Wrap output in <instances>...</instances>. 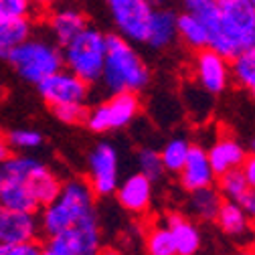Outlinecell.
Instances as JSON below:
<instances>
[{
    "label": "cell",
    "mask_w": 255,
    "mask_h": 255,
    "mask_svg": "<svg viewBox=\"0 0 255 255\" xmlns=\"http://www.w3.org/2000/svg\"><path fill=\"white\" fill-rule=\"evenodd\" d=\"M199 16L207 26L209 49L225 59L231 61L255 45V6L251 0H217Z\"/></svg>",
    "instance_id": "cell-1"
},
{
    "label": "cell",
    "mask_w": 255,
    "mask_h": 255,
    "mask_svg": "<svg viewBox=\"0 0 255 255\" xmlns=\"http://www.w3.org/2000/svg\"><path fill=\"white\" fill-rule=\"evenodd\" d=\"M152 79L150 67L134 43L118 33L106 35V59L100 83L108 93H140Z\"/></svg>",
    "instance_id": "cell-2"
},
{
    "label": "cell",
    "mask_w": 255,
    "mask_h": 255,
    "mask_svg": "<svg viewBox=\"0 0 255 255\" xmlns=\"http://www.w3.org/2000/svg\"><path fill=\"white\" fill-rule=\"evenodd\" d=\"M91 215H98L95 213V193L85 178H71L63 182L59 195L43 207L39 229L49 239Z\"/></svg>",
    "instance_id": "cell-3"
},
{
    "label": "cell",
    "mask_w": 255,
    "mask_h": 255,
    "mask_svg": "<svg viewBox=\"0 0 255 255\" xmlns=\"http://www.w3.org/2000/svg\"><path fill=\"white\" fill-rule=\"evenodd\" d=\"M61 55L65 69H69L89 85L98 83L106 59V35L87 24L75 39L63 45Z\"/></svg>",
    "instance_id": "cell-4"
},
{
    "label": "cell",
    "mask_w": 255,
    "mask_h": 255,
    "mask_svg": "<svg viewBox=\"0 0 255 255\" xmlns=\"http://www.w3.org/2000/svg\"><path fill=\"white\" fill-rule=\"evenodd\" d=\"M6 59L16 69V73L30 83H39L51 73L63 69L61 49L57 47V43H51L47 39L28 37L20 45H16Z\"/></svg>",
    "instance_id": "cell-5"
},
{
    "label": "cell",
    "mask_w": 255,
    "mask_h": 255,
    "mask_svg": "<svg viewBox=\"0 0 255 255\" xmlns=\"http://www.w3.org/2000/svg\"><path fill=\"white\" fill-rule=\"evenodd\" d=\"M142 110L138 93H112L108 100L87 110L85 126L93 134L118 132L130 126Z\"/></svg>",
    "instance_id": "cell-6"
},
{
    "label": "cell",
    "mask_w": 255,
    "mask_h": 255,
    "mask_svg": "<svg viewBox=\"0 0 255 255\" xmlns=\"http://www.w3.org/2000/svg\"><path fill=\"white\" fill-rule=\"evenodd\" d=\"M108 10L118 35L134 45H144L154 6L148 0H108Z\"/></svg>",
    "instance_id": "cell-7"
},
{
    "label": "cell",
    "mask_w": 255,
    "mask_h": 255,
    "mask_svg": "<svg viewBox=\"0 0 255 255\" xmlns=\"http://www.w3.org/2000/svg\"><path fill=\"white\" fill-rule=\"evenodd\" d=\"M47 247L61 255H98L102 249V229L98 215L85 217L65 231L49 237Z\"/></svg>",
    "instance_id": "cell-8"
},
{
    "label": "cell",
    "mask_w": 255,
    "mask_h": 255,
    "mask_svg": "<svg viewBox=\"0 0 255 255\" xmlns=\"http://www.w3.org/2000/svg\"><path fill=\"white\" fill-rule=\"evenodd\" d=\"M95 197H110L120 182V154L114 144L100 142L87 156V178Z\"/></svg>",
    "instance_id": "cell-9"
},
{
    "label": "cell",
    "mask_w": 255,
    "mask_h": 255,
    "mask_svg": "<svg viewBox=\"0 0 255 255\" xmlns=\"http://www.w3.org/2000/svg\"><path fill=\"white\" fill-rule=\"evenodd\" d=\"M41 98L53 108L63 104H87L89 83L71 73L69 69H59L37 83Z\"/></svg>",
    "instance_id": "cell-10"
},
{
    "label": "cell",
    "mask_w": 255,
    "mask_h": 255,
    "mask_svg": "<svg viewBox=\"0 0 255 255\" xmlns=\"http://www.w3.org/2000/svg\"><path fill=\"white\" fill-rule=\"evenodd\" d=\"M195 81L209 95L225 93L231 83V67L229 59L219 55L217 51L205 47L195 55Z\"/></svg>",
    "instance_id": "cell-11"
},
{
    "label": "cell",
    "mask_w": 255,
    "mask_h": 255,
    "mask_svg": "<svg viewBox=\"0 0 255 255\" xmlns=\"http://www.w3.org/2000/svg\"><path fill=\"white\" fill-rule=\"evenodd\" d=\"M152 186H154L152 180H148L140 172H134L126 178H120L114 195L124 211L132 215H144L152 205V197H154Z\"/></svg>",
    "instance_id": "cell-12"
},
{
    "label": "cell",
    "mask_w": 255,
    "mask_h": 255,
    "mask_svg": "<svg viewBox=\"0 0 255 255\" xmlns=\"http://www.w3.org/2000/svg\"><path fill=\"white\" fill-rule=\"evenodd\" d=\"M39 235L41 229L37 213L12 211L0 205V247L18 241L39 239Z\"/></svg>",
    "instance_id": "cell-13"
},
{
    "label": "cell",
    "mask_w": 255,
    "mask_h": 255,
    "mask_svg": "<svg viewBox=\"0 0 255 255\" xmlns=\"http://www.w3.org/2000/svg\"><path fill=\"white\" fill-rule=\"evenodd\" d=\"M178 182L186 193H193V190L205 186H215L217 174L213 172V166L209 162L207 148H203L201 144H190L186 160L178 170Z\"/></svg>",
    "instance_id": "cell-14"
},
{
    "label": "cell",
    "mask_w": 255,
    "mask_h": 255,
    "mask_svg": "<svg viewBox=\"0 0 255 255\" xmlns=\"http://www.w3.org/2000/svg\"><path fill=\"white\" fill-rule=\"evenodd\" d=\"M215 223L219 229L225 233L229 239L239 241L243 245H249L255 237V227L243 207L235 201H223L219 207V213L215 217Z\"/></svg>",
    "instance_id": "cell-15"
},
{
    "label": "cell",
    "mask_w": 255,
    "mask_h": 255,
    "mask_svg": "<svg viewBox=\"0 0 255 255\" xmlns=\"http://www.w3.org/2000/svg\"><path fill=\"white\" fill-rule=\"evenodd\" d=\"M164 223L170 231L176 255H199L203 247V235L193 219L182 213H168Z\"/></svg>",
    "instance_id": "cell-16"
},
{
    "label": "cell",
    "mask_w": 255,
    "mask_h": 255,
    "mask_svg": "<svg viewBox=\"0 0 255 255\" xmlns=\"http://www.w3.org/2000/svg\"><path fill=\"white\" fill-rule=\"evenodd\" d=\"M176 14L172 8L166 6H158L152 10L150 16V26H148V35H146V43L150 49L154 51H164L170 49L178 35H176Z\"/></svg>",
    "instance_id": "cell-17"
},
{
    "label": "cell",
    "mask_w": 255,
    "mask_h": 255,
    "mask_svg": "<svg viewBox=\"0 0 255 255\" xmlns=\"http://www.w3.org/2000/svg\"><path fill=\"white\" fill-rule=\"evenodd\" d=\"M207 156L213 166V172L217 176H221L233 168H241L245 156H247V150L235 138L221 136L211 144V148L207 150Z\"/></svg>",
    "instance_id": "cell-18"
},
{
    "label": "cell",
    "mask_w": 255,
    "mask_h": 255,
    "mask_svg": "<svg viewBox=\"0 0 255 255\" xmlns=\"http://www.w3.org/2000/svg\"><path fill=\"white\" fill-rule=\"evenodd\" d=\"M87 26V18L77 8H57L49 16V30L57 45H67Z\"/></svg>",
    "instance_id": "cell-19"
},
{
    "label": "cell",
    "mask_w": 255,
    "mask_h": 255,
    "mask_svg": "<svg viewBox=\"0 0 255 255\" xmlns=\"http://www.w3.org/2000/svg\"><path fill=\"white\" fill-rule=\"evenodd\" d=\"M176 35L178 39L190 49V51H201L209 47V35L203 18L195 12H178L176 14Z\"/></svg>",
    "instance_id": "cell-20"
},
{
    "label": "cell",
    "mask_w": 255,
    "mask_h": 255,
    "mask_svg": "<svg viewBox=\"0 0 255 255\" xmlns=\"http://www.w3.org/2000/svg\"><path fill=\"white\" fill-rule=\"evenodd\" d=\"M0 205L12 209V211H24V213H37L41 207L37 199L30 193L28 184L20 180L4 178L2 182V193H0Z\"/></svg>",
    "instance_id": "cell-21"
},
{
    "label": "cell",
    "mask_w": 255,
    "mask_h": 255,
    "mask_svg": "<svg viewBox=\"0 0 255 255\" xmlns=\"http://www.w3.org/2000/svg\"><path fill=\"white\" fill-rule=\"evenodd\" d=\"M225 201L221 197V193L215 186H205V188H197L193 193H188V211L195 219L199 221H215L221 203Z\"/></svg>",
    "instance_id": "cell-22"
},
{
    "label": "cell",
    "mask_w": 255,
    "mask_h": 255,
    "mask_svg": "<svg viewBox=\"0 0 255 255\" xmlns=\"http://www.w3.org/2000/svg\"><path fill=\"white\" fill-rule=\"evenodd\" d=\"M30 37L28 18H0V57H8V53Z\"/></svg>",
    "instance_id": "cell-23"
},
{
    "label": "cell",
    "mask_w": 255,
    "mask_h": 255,
    "mask_svg": "<svg viewBox=\"0 0 255 255\" xmlns=\"http://www.w3.org/2000/svg\"><path fill=\"white\" fill-rule=\"evenodd\" d=\"M229 67H231V81L251 91L255 87V45L235 55L229 61Z\"/></svg>",
    "instance_id": "cell-24"
},
{
    "label": "cell",
    "mask_w": 255,
    "mask_h": 255,
    "mask_svg": "<svg viewBox=\"0 0 255 255\" xmlns=\"http://www.w3.org/2000/svg\"><path fill=\"white\" fill-rule=\"evenodd\" d=\"M61 184L63 182L59 180V176L49 166H43L37 172V176L28 182V188H30V193H33V197L37 199L39 207H45L59 195Z\"/></svg>",
    "instance_id": "cell-25"
},
{
    "label": "cell",
    "mask_w": 255,
    "mask_h": 255,
    "mask_svg": "<svg viewBox=\"0 0 255 255\" xmlns=\"http://www.w3.org/2000/svg\"><path fill=\"white\" fill-rule=\"evenodd\" d=\"M144 249L146 255H176L170 231L166 223H152L144 233Z\"/></svg>",
    "instance_id": "cell-26"
},
{
    "label": "cell",
    "mask_w": 255,
    "mask_h": 255,
    "mask_svg": "<svg viewBox=\"0 0 255 255\" xmlns=\"http://www.w3.org/2000/svg\"><path fill=\"white\" fill-rule=\"evenodd\" d=\"M190 144L186 138L182 136H176V138H170L164 148L160 150V158H162V164H164V170L170 172V174H178V170L182 168L186 156H188V150H190Z\"/></svg>",
    "instance_id": "cell-27"
},
{
    "label": "cell",
    "mask_w": 255,
    "mask_h": 255,
    "mask_svg": "<svg viewBox=\"0 0 255 255\" xmlns=\"http://www.w3.org/2000/svg\"><path fill=\"white\" fill-rule=\"evenodd\" d=\"M217 182H219L217 190L221 193V197L225 201H235V203H239V199L247 193V188H249L241 168H233L225 174L217 176Z\"/></svg>",
    "instance_id": "cell-28"
},
{
    "label": "cell",
    "mask_w": 255,
    "mask_h": 255,
    "mask_svg": "<svg viewBox=\"0 0 255 255\" xmlns=\"http://www.w3.org/2000/svg\"><path fill=\"white\" fill-rule=\"evenodd\" d=\"M136 162H138V172L144 174V176H146L148 180H152V182L162 180L164 174H166L164 164H162V158H160V152H158L156 148L144 146L142 150H138Z\"/></svg>",
    "instance_id": "cell-29"
},
{
    "label": "cell",
    "mask_w": 255,
    "mask_h": 255,
    "mask_svg": "<svg viewBox=\"0 0 255 255\" xmlns=\"http://www.w3.org/2000/svg\"><path fill=\"white\" fill-rule=\"evenodd\" d=\"M8 144L12 150L18 152H30V150H37L43 144V136L37 130H28V128H20V130H12L6 136Z\"/></svg>",
    "instance_id": "cell-30"
},
{
    "label": "cell",
    "mask_w": 255,
    "mask_h": 255,
    "mask_svg": "<svg viewBox=\"0 0 255 255\" xmlns=\"http://www.w3.org/2000/svg\"><path fill=\"white\" fill-rule=\"evenodd\" d=\"M87 104H63V106H53V114L59 122L63 124H69V126H75V124H81L85 122V116H87Z\"/></svg>",
    "instance_id": "cell-31"
},
{
    "label": "cell",
    "mask_w": 255,
    "mask_h": 255,
    "mask_svg": "<svg viewBox=\"0 0 255 255\" xmlns=\"http://www.w3.org/2000/svg\"><path fill=\"white\" fill-rule=\"evenodd\" d=\"M33 10V0H0V18H28Z\"/></svg>",
    "instance_id": "cell-32"
},
{
    "label": "cell",
    "mask_w": 255,
    "mask_h": 255,
    "mask_svg": "<svg viewBox=\"0 0 255 255\" xmlns=\"http://www.w3.org/2000/svg\"><path fill=\"white\" fill-rule=\"evenodd\" d=\"M41 243L37 239L30 241H18V243H10L0 247V255H41Z\"/></svg>",
    "instance_id": "cell-33"
},
{
    "label": "cell",
    "mask_w": 255,
    "mask_h": 255,
    "mask_svg": "<svg viewBox=\"0 0 255 255\" xmlns=\"http://www.w3.org/2000/svg\"><path fill=\"white\" fill-rule=\"evenodd\" d=\"M215 2H217V0H180L182 10H186V12H195V14H199V12L207 10V8H211Z\"/></svg>",
    "instance_id": "cell-34"
},
{
    "label": "cell",
    "mask_w": 255,
    "mask_h": 255,
    "mask_svg": "<svg viewBox=\"0 0 255 255\" xmlns=\"http://www.w3.org/2000/svg\"><path fill=\"white\" fill-rule=\"evenodd\" d=\"M239 205L243 207V211L247 213V217L251 219V223H255V188H247V193L239 199Z\"/></svg>",
    "instance_id": "cell-35"
},
{
    "label": "cell",
    "mask_w": 255,
    "mask_h": 255,
    "mask_svg": "<svg viewBox=\"0 0 255 255\" xmlns=\"http://www.w3.org/2000/svg\"><path fill=\"white\" fill-rule=\"evenodd\" d=\"M241 172H243L247 184H249L251 188H255V156H253V154H251V156H249V154L245 156V160H243V164H241Z\"/></svg>",
    "instance_id": "cell-36"
},
{
    "label": "cell",
    "mask_w": 255,
    "mask_h": 255,
    "mask_svg": "<svg viewBox=\"0 0 255 255\" xmlns=\"http://www.w3.org/2000/svg\"><path fill=\"white\" fill-rule=\"evenodd\" d=\"M10 156H12V148L6 140V136H0V166H2Z\"/></svg>",
    "instance_id": "cell-37"
},
{
    "label": "cell",
    "mask_w": 255,
    "mask_h": 255,
    "mask_svg": "<svg viewBox=\"0 0 255 255\" xmlns=\"http://www.w3.org/2000/svg\"><path fill=\"white\" fill-rule=\"evenodd\" d=\"M33 2H35V6H39V8H49V6L57 4L59 0H33Z\"/></svg>",
    "instance_id": "cell-38"
},
{
    "label": "cell",
    "mask_w": 255,
    "mask_h": 255,
    "mask_svg": "<svg viewBox=\"0 0 255 255\" xmlns=\"http://www.w3.org/2000/svg\"><path fill=\"white\" fill-rule=\"evenodd\" d=\"M98 255H122V251H118V249H114V247H106V249H100Z\"/></svg>",
    "instance_id": "cell-39"
},
{
    "label": "cell",
    "mask_w": 255,
    "mask_h": 255,
    "mask_svg": "<svg viewBox=\"0 0 255 255\" xmlns=\"http://www.w3.org/2000/svg\"><path fill=\"white\" fill-rule=\"evenodd\" d=\"M235 255H255V249H253V247H243V249H239Z\"/></svg>",
    "instance_id": "cell-40"
},
{
    "label": "cell",
    "mask_w": 255,
    "mask_h": 255,
    "mask_svg": "<svg viewBox=\"0 0 255 255\" xmlns=\"http://www.w3.org/2000/svg\"><path fill=\"white\" fill-rule=\"evenodd\" d=\"M148 2H150L154 8H158V6H166L168 0H148Z\"/></svg>",
    "instance_id": "cell-41"
},
{
    "label": "cell",
    "mask_w": 255,
    "mask_h": 255,
    "mask_svg": "<svg viewBox=\"0 0 255 255\" xmlns=\"http://www.w3.org/2000/svg\"><path fill=\"white\" fill-rule=\"evenodd\" d=\"M41 255H61V253H57V251H53V249H49V247H43V249H41Z\"/></svg>",
    "instance_id": "cell-42"
},
{
    "label": "cell",
    "mask_w": 255,
    "mask_h": 255,
    "mask_svg": "<svg viewBox=\"0 0 255 255\" xmlns=\"http://www.w3.org/2000/svg\"><path fill=\"white\" fill-rule=\"evenodd\" d=\"M249 148H251V154H253V156H255V138H253V140H251V144H249Z\"/></svg>",
    "instance_id": "cell-43"
},
{
    "label": "cell",
    "mask_w": 255,
    "mask_h": 255,
    "mask_svg": "<svg viewBox=\"0 0 255 255\" xmlns=\"http://www.w3.org/2000/svg\"><path fill=\"white\" fill-rule=\"evenodd\" d=\"M2 182H4V176H2V170H0V193H2Z\"/></svg>",
    "instance_id": "cell-44"
},
{
    "label": "cell",
    "mask_w": 255,
    "mask_h": 255,
    "mask_svg": "<svg viewBox=\"0 0 255 255\" xmlns=\"http://www.w3.org/2000/svg\"><path fill=\"white\" fill-rule=\"evenodd\" d=\"M251 95H253V100H255V87H253V89H251Z\"/></svg>",
    "instance_id": "cell-45"
},
{
    "label": "cell",
    "mask_w": 255,
    "mask_h": 255,
    "mask_svg": "<svg viewBox=\"0 0 255 255\" xmlns=\"http://www.w3.org/2000/svg\"><path fill=\"white\" fill-rule=\"evenodd\" d=\"M251 2H253V6H255V0H251Z\"/></svg>",
    "instance_id": "cell-46"
}]
</instances>
